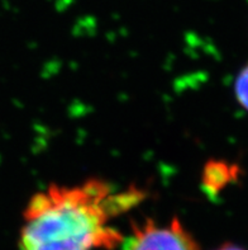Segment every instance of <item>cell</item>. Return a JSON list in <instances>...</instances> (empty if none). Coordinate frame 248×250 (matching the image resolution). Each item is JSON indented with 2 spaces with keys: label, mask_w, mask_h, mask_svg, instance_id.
I'll list each match as a JSON object with an SVG mask.
<instances>
[{
  "label": "cell",
  "mask_w": 248,
  "mask_h": 250,
  "mask_svg": "<svg viewBox=\"0 0 248 250\" xmlns=\"http://www.w3.org/2000/svg\"><path fill=\"white\" fill-rule=\"evenodd\" d=\"M120 245L122 250H199L192 235L177 219L166 225L153 220L133 225Z\"/></svg>",
  "instance_id": "2"
},
{
  "label": "cell",
  "mask_w": 248,
  "mask_h": 250,
  "mask_svg": "<svg viewBox=\"0 0 248 250\" xmlns=\"http://www.w3.org/2000/svg\"><path fill=\"white\" fill-rule=\"evenodd\" d=\"M142 200L141 189H116L100 179L50 186L25 207L19 250L115 249L124 235L110 222Z\"/></svg>",
  "instance_id": "1"
},
{
  "label": "cell",
  "mask_w": 248,
  "mask_h": 250,
  "mask_svg": "<svg viewBox=\"0 0 248 250\" xmlns=\"http://www.w3.org/2000/svg\"><path fill=\"white\" fill-rule=\"evenodd\" d=\"M217 250H245V249H242V248L237 247V245L226 244V245H223V247H220L219 249H217Z\"/></svg>",
  "instance_id": "4"
},
{
  "label": "cell",
  "mask_w": 248,
  "mask_h": 250,
  "mask_svg": "<svg viewBox=\"0 0 248 250\" xmlns=\"http://www.w3.org/2000/svg\"><path fill=\"white\" fill-rule=\"evenodd\" d=\"M234 92H236L237 101L239 102V104L248 112V62L237 76Z\"/></svg>",
  "instance_id": "3"
}]
</instances>
